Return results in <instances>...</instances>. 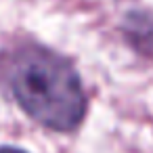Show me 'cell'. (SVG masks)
Listing matches in <instances>:
<instances>
[{"mask_svg":"<svg viewBox=\"0 0 153 153\" xmlns=\"http://www.w3.org/2000/svg\"><path fill=\"white\" fill-rule=\"evenodd\" d=\"M120 40L143 61H153V9L130 7L117 21Z\"/></svg>","mask_w":153,"mask_h":153,"instance_id":"obj_2","label":"cell"},{"mask_svg":"<svg viewBox=\"0 0 153 153\" xmlns=\"http://www.w3.org/2000/svg\"><path fill=\"white\" fill-rule=\"evenodd\" d=\"M0 94L51 134H76L90 113V92L78 61L32 34L0 46Z\"/></svg>","mask_w":153,"mask_h":153,"instance_id":"obj_1","label":"cell"},{"mask_svg":"<svg viewBox=\"0 0 153 153\" xmlns=\"http://www.w3.org/2000/svg\"><path fill=\"white\" fill-rule=\"evenodd\" d=\"M0 153H32V151L19 145H0Z\"/></svg>","mask_w":153,"mask_h":153,"instance_id":"obj_3","label":"cell"}]
</instances>
